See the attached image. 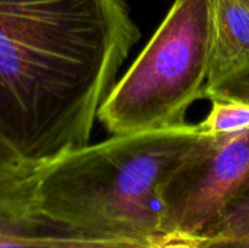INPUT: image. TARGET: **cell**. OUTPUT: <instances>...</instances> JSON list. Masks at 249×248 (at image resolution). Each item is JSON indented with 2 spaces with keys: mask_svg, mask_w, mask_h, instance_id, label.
I'll return each instance as SVG.
<instances>
[{
  "mask_svg": "<svg viewBox=\"0 0 249 248\" xmlns=\"http://www.w3.org/2000/svg\"><path fill=\"white\" fill-rule=\"evenodd\" d=\"M249 186V130L214 137L163 187V235L200 237L217 213Z\"/></svg>",
  "mask_w": 249,
  "mask_h": 248,
  "instance_id": "cell-4",
  "label": "cell"
},
{
  "mask_svg": "<svg viewBox=\"0 0 249 248\" xmlns=\"http://www.w3.org/2000/svg\"><path fill=\"white\" fill-rule=\"evenodd\" d=\"M213 139L185 123L88 143L38 168L39 209L67 248H155L165 184Z\"/></svg>",
  "mask_w": 249,
  "mask_h": 248,
  "instance_id": "cell-2",
  "label": "cell"
},
{
  "mask_svg": "<svg viewBox=\"0 0 249 248\" xmlns=\"http://www.w3.org/2000/svg\"><path fill=\"white\" fill-rule=\"evenodd\" d=\"M248 64L249 7L242 0H213V53L206 91Z\"/></svg>",
  "mask_w": 249,
  "mask_h": 248,
  "instance_id": "cell-6",
  "label": "cell"
},
{
  "mask_svg": "<svg viewBox=\"0 0 249 248\" xmlns=\"http://www.w3.org/2000/svg\"><path fill=\"white\" fill-rule=\"evenodd\" d=\"M36 167L0 170V248H67L36 199Z\"/></svg>",
  "mask_w": 249,
  "mask_h": 248,
  "instance_id": "cell-5",
  "label": "cell"
},
{
  "mask_svg": "<svg viewBox=\"0 0 249 248\" xmlns=\"http://www.w3.org/2000/svg\"><path fill=\"white\" fill-rule=\"evenodd\" d=\"M210 102V113L201 123H198L203 134L228 137L248 132L249 104L225 98H212Z\"/></svg>",
  "mask_w": 249,
  "mask_h": 248,
  "instance_id": "cell-8",
  "label": "cell"
},
{
  "mask_svg": "<svg viewBox=\"0 0 249 248\" xmlns=\"http://www.w3.org/2000/svg\"><path fill=\"white\" fill-rule=\"evenodd\" d=\"M242 1H244V3H245V4L249 7V0H242Z\"/></svg>",
  "mask_w": 249,
  "mask_h": 248,
  "instance_id": "cell-12",
  "label": "cell"
},
{
  "mask_svg": "<svg viewBox=\"0 0 249 248\" xmlns=\"http://www.w3.org/2000/svg\"><path fill=\"white\" fill-rule=\"evenodd\" d=\"M22 167H32V165L25 164L0 136V170H15Z\"/></svg>",
  "mask_w": 249,
  "mask_h": 248,
  "instance_id": "cell-11",
  "label": "cell"
},
{
  "mask_svg": "<svg viewBox=\"0 0 249 248\" xmlns=\"http://www.w3.org/2000/svg\"><path fill=\"white\" fill-rule=\"evenodd\" d=\"M203 248H249V186L197 237Z\"/></svg>",
  "mask_w": 249,
  "mask_h": 248,
  "instance_id": "cell-7",
  "label": "cell"
},
{
  "mask_svg": "<svg viewBox=\"0 0 249 248\" xmlns=\"http://www.w3.org/2000/svg\"><path fill=\"white\" fill-rule=\"evenodd\" d=\"M213 0H174L149 44L115 82L98 120L111 134L185 124L188 108L209 82Z\"/></svg>",
  "mask_w": 249,
  "mask_h": 248,
  "instance_id": "cell-3",
  "label": "cell"
},
{
  "mask_svg": "<svg viewBox=\"0 0 249 248\" xmlns=\"http://www.w3.org/2000/svg\"><path fill=\"white\" fill-rule=\"evenodd\" d=\"M125 0H0V136L41 168L89 143L137 42Z\"/></svg>",
  "mask_w": 249,
  "mask_h": 248,
  "instance_id": "cell-1",
  "label": "cell"
},
{
  "mask_svg": "<svg viewBox=\"0 0 249 248\" xmlns=\"http://www.w3.org/2000/svg\"><path fill=\"white\" fill-rule=\"evenodd\" d=\"M204 98H225L249 104V64L219 85L207 89L204 92Z\"/></svg>",
  "mask_w": 249,
  "mask_h": 248,
  "instance_id": "cell-9",
  "label": "cell"
},
{
  "mask_svg": "<svg viewBox=\"0 0 249 248\" xmlns=\"http://www.w3.org/2000/svg\"><path fill=\"white\" fill-rule=\"evenodd\" d=\"M155 248H203L196 237L184 234H166L163 235Z\"/></svg>",
  "mask_w": 249,
  "mask_h": 248,
  "instance_id": "cell-10",
  "label": "cell"
}]
</instances>
